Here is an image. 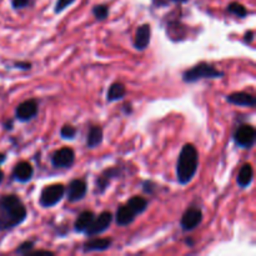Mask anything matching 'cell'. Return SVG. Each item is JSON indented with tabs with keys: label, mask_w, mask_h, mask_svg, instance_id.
Here are the masks:
<instances>
[{
	"label": "cell",
	"mask_w": 256,
	"mask_h": 256,
	"mask_svg": "<svg viewBox=\"0 0 256 256\" xmlns=\"http://www.w3.org/2000/svg\"><path fill=\"white\" fill-rule=\"evenodd\" d=\"M26 219V209L16 195L0 198V232L16 228Z\"/></svg>",
	"instance_id": "1"
},
{
	"label": "cell",
	"mask_w": 256,
	"mask_h": 256,
	"mask_svg": "<svg viewBox=\"0 0 256 256\" xmlns=\"http://www.w3.org/2000/svg\"><path fill=\"white\" fill-rule=\"evenodd\" d=\"M199 166V154L192 144H185L179 155L176 165L178 182L182 185H186L194 179Z\"/></svg>",
	"instance_id": "2"
},
{
	"label": "cell",
	"mask_w": 256,
	"mask_h": 256,
	"mask_svg": "<svg viewBox=\"0 0 256 256\" xmlns=\"http://www.w3.org/2000/svg\"><path fill=\"white\" fill-rule=\"evenodd\" d=\"M224 76V72L218 70L209 62H199L192 69L182 72V80L185 82H196L202 79H216Z\"/></svg>",
	"instance_id": "3"
},
{
	"label": "cell",
	"mask_w": 256,
	"mask_h": 256,
	"mask_svg": "<svg viewBox=\"0 0 256 256\" xmlns=\"http://www.w3.org/2000/svg\"><path fill=\"white\" fill-rule=\"evenodd\" d=\"M65 195V188L62 184H52L48 185L42 189L40 194L39 202L42 208H52L55 206L62 202Z\"/></svg>",
	"instance_id": "4"
},
{
	"label": "cell",
	"mask_w": 256,
	"mask_h": 256,
	"mask_svg": "<svg viewBox=\"0 0 256 256\" xmlns=\"http://www.w3.org/2000/svg\"><path fill=\"white\" fill-rule=\"evenodd\" d=\"M234 140L240 148L244 149H250L254 146L256 140V130L252 125H240L234 134Z\"/></svg>",
	"instance_id": "5"
},
{
	"label": "cell",
	"mask_w": 256,
	"mask_h": 256,
	"mask_svg": "<svg viewBox=\"0 0 256 256\" xmlns=\"http://www.w3.org/2000/svg\"><path fill=\"white\" fill-rule=\"evenodd\" d=\"M75 162L74 150L70 148H62L56 150L52 156V164L58 169H66L70 168Z\"/></svg>",
	"instance_id": "6"
},
{
	"label": "cell",
	"mask_w": 256,
	"mask_h": 256,
	"mask_svg": "<svg viewBox=\"0 0 256 256\" xmlns=\"http://www.w3.org/2000/svg\"><path fill=\"white\" fill-rule=\"evenodd\" d=\"M112 222V214L109 212H104L99 215L98 218H94L92 225L88 228V230L85 232V234L88 236H95V235H99L102 232H104L105 230L109 229L110 224Z\"/></svg>",
	"instance_id": "7"
},
{
	"label": "cell",
	"mask_w": 256,
	"mask_h": 256,
	"mask_svg": "<svg viewBox=\"0 0 256 256\" xmlns=\"http://www.w3.org/2000/svg\"><path fill=\"white\" fill-rule=\"evenodd\" d=\"M38 112H39L38 102L34 99H30L19 104V106L15 110V116L20 122H29L36 116Z\"/></svg>",
	"instance_id": "8"
},
{
	"label": "cell",
	"mask_w": 256,
	"mask_h": 256,
	"mask_svg": "<svg viewBox=\"0 0 256 256\" xmlns=\"http://www.w3.org/2000/svg\"><path fill=\"white\" fill-rule=\"evenodd\" d=\"M122 175V169L119 168H109V169L105 170L96 180H95V194L96 195H102L105 192V190L109 186L110 182L115 178L120 176Z\"/></svg>",
	"instance_id": "9"
},
{
	"label": "cell",
	"mask_w": 256,
	"mask_h": 256,
	"mask_svg": "<svg viewBox=\"0 0 256 256\" xmlns=\"http://www.w3.org/2000/svg\"><path fill=\"white\" fill-rule=\"evenodd\" d=\"M202 210L198 209V208H192V209L186 210L184 212L182 218V222H180V225H182V229L185 230V232H190V230H194L202 224Z\"/></svg>",
	"instance_id": "10"
},
{
	"label": "cell",
	"mask_w": 256,
	"mask_h": 256,
	"mask_svg": "<svg viewBox=\"0 0 256 256\" xmlns=\"http://www.w3.org/2000/svg\"><path fill=\"white\" fill-rule=\"evenodd\" d=\"M88 192V185L84 180L76 179L72 180L69 185H68L66 189V196L68 200L70 202H79V200L84 199L85 195H86Z\"/></svg>",
	"instance_id": "11"
},
{
	"label": "cell",
	"mask_w": 256,
	"mask_h": 256,
	"mask_svg": "<svg viewBox=\"0 0 256 256\" xmlns=\"http://www.w3.org/2000/svg\"><path fill=\"white\" fill-rule=\"evenodd\" d=\"M150 39H152V29H150L149 24H142L138 28L136 32H135L134 39V46L138 50H145L150 44Z\"/></svg>",
	"instance_id": "12"
},
{
	"label": "cell",
	"mask_w": 256,
	"mask_h": 256,
	"mask_svg": "<svg viewBox=\"0 0 256 256\" xmlns=\"http://www.w3.org/2000/svg\"><path fill=\"white\" fill-rule=\"evenodd\" d=\"M32 175H34V169L26 162H22L15 165L14 172H12V178H14V180H16L19 182H30Z\"/></svg>",
	"instance_id": "13"
},
{
	"label": "cell",
	"mask_w": 256,
	"mask_h": 256,
	"mask_svg": "<svg viewBox=\"0 0 256 256\" xmlns=\"http://www.w3.org/2000/svg\"><path fill=\"white\" fill-rule=\"evenodd\" d=\"M228 102L230 104L238 105V106H245V108H254L256 105V99L252 94L248 92H232L228 96Z\"/></svg>",
	"instance_id": "14"
},
{
	"label": "cell",
	"mask_w": 256,
	"mask_h": 256,
	"mask_svg": "<svg viewBox=\"0 0 256 256\" xmlns=\"http://www.w3.org/2000/svg\"><path fill=\"white\" fill-rule=\"evenodd\" d=\"M136 218L134 210L129 206V205H122L118 209L116 216H115V222L119 226H128L132 224Z\"/></svg>",
	"instance_id": "15"
},
{
	"label": "cell",
	"mask_w": 256,
	"mask_h": 256,
	"mask_svg": "<svg viewBox=\"0 0 256 256\" xmlns=\"http://www.w3.org/2000/svg\"><path fill=\"white\" fill-rule=\"evenodd\" d=\"M95 215L94 212L86 210V212H82L79 216L76 218L74 222V229L78 232H85L88 230V228L92 225V220H94Z\"/></svg>",
	"instance_id": "16"
},
{
	"label": "cell",
	"mask_w": 256,
	"mask_h": 256,
	"mask_svg": "<svg viewBox=\"0 0 256 256\" xmlns=\"http://www.w3.org/2000/svg\"><path fill=\"white\" fill-rule=\"evenodd\" d=\"M112 246V240L110 239H92L90 242H85L84 252H104Z\"/></svg>",
	"instance_id": "17"
},
{
	"label": "cell",
	"mask_w": 256,
	"mask_h": 256,
	"mask_svg": "<svg viewBox=\"0 0 256 256\" xmlns=\"http://www.w3.org/2000/svg\"><path fill=\"white\" fill-rule=\"evenodd\" d=\"M252 178H254V170L250 164H244L240 169L239 175H238V185L242 189L249 186L252 182Z\"/></svg>",
	"instance_id": "18"
},
{
	"label": "cell",
	"mask_w": 256,
	"mask_h": 256,
	"mask_svg": "<svg viewBox=\"0 0 256 256\" xmlns=\"http://www.w3.org/2000/svg\"><path fill=\"white\" fill-rule=\"evenodd\" d=\"M102 139H104V132H102V128L100 126L90 128L89 134H88V140H86V144L90 149L99 146V145L102 142Z\"/></svg>",
	"instance_id": "19"
},
{
	"label": "cell",
	"mask_w": 256,
	"mask_h": 256,
	"mask_svg": "<svg viewBox=\"0 0 256 256\" xmlns=\"http://www.w3.org/2000/svg\"><path fill=\"white\" fill-rule=\"evenodd\" d=\"M126 94V89H125L124 84L122 82H114L110 85L109 90H108V102H116V100L122 99Z\"/></svg>",
	"instance_id": "20"
},
{
	"label": "cell",
	"mask_w": 256,
	"mask_h": 256,
	"mask_svg": "<svg viewBox=\"0 0 256 256\" xmlns=\"http://www.w3.org/2000/svg\"><path fill=\"white\" fill-rule=\"evenodd\" d=\"M128 205H129V206L134 210L135 214L139 215V214H142V212L146 210L148 202L142 196H134V198H132L129 202H128Z\"/></svg>",
	"instance_id": "21"
},
{
	"label": "cell",
	"mask_w": 256,
	"mask_h": 256,
	"mask_svg": "<svg viewBox=\"0 0 256 256\" xmlns=\"http://www.w3.org/2000/svg\"><path fill=\"white\" fill-rule=\"evenodd\" d=\"M228 12H230V14L235 15V16H239V18H245L248 14H249V12H248L246 8L244 6V5H242L240 2H230L229 5H228Z\"/></svg>",
	"instance_id": "22"
},
{
	"label": "cell",
	"mask_w": 256,
	"mask_h": 256,
	"mask_svg": "<svg viewBox=\"0 0 256 256\" xmlns=\"http://www.w3.org/2000/svg\"><path fill=\"white\" fill-rule=\"evenodd\" d=\"M92 15H94L96 20L102 22V20H105L109 16V6L105 4L95 5V6L92 8Z\"/></svg>",
	"instance_id": "23"
},
{
	"label": "cell",
	"mask_w": 256,
	"mask_h": 256,
	"mask_svg": "<svg viewBox=\"0 0 256 256\" xmlns=\"http://www.w3.org/2000/svg\"><path fill=\"white\" fill-rule=\"evenodd\" d=\"M60 135H62V139L72 140L76 135V129L74 126H72V125H64L62 128V130H60Z\"/></svg>",
	"instance_id": "24"
},
{
	"label": "cell",
	"mask_w": 256,
	"mask_h": 256,
	"mask_svg": "<svg viewBox=\"0 0 256 256\" xmlns=\"http://www.w3.org/2000/svg\"><path fill=\"white\" fill-rule=\"evenodd\" d=\"M34 249V242H22V245H20L19 248L16 249V254L19 255H26V254H30L32 252V250Z\"/></svg>",
	"instance_id": "25"
},
{
	"label": "cell",
	"mask_w": 256,
	"mask_h": 256,
	"mask_svg": "<svg viewBox=\"0 0 256 256\" xmlns=\"http://www.w3.org/2000/svg\"><path fill=\"white\" fill-rule=\"evenodd\" d=\"M35 0H12V6L15 10L25 9V8H29L34 4Z\"/></svg>",
	"instance_id": "26"
},
{
	"label": "cell",
	"mask_w": 256,
	"mask_h": 256,
	"mask_svg": "<svg viewBox=\"0 0 256 256\" xmlns=\"http://www.w3.org/2000/svg\"><path fill=\"white\" fill-rule=\"evenodd\" d=\"M75 0H56V4H55V8H54V12H56V14H59V12H64L66 8H69L70 5L74 2Z\"/></svg>",
	"instance_id": "27"
},
{
	"label": "cell",
	"mask_w": 256,
	"mask_h": 256,
	"mask_svg": "<svg viewBox=\"0 0 256 256\" xmlns=\"http://www.w3.org/2000/svg\"><path fill=\"white\" fill-rule=\"evenodd\" d=\"M15 68H18V69H22V70H29L30 68H32V64L30 62H16L14 64Z\"/></svg>",
	"instance_id": "28"
},
{
	"label": "cell",
	"mask_w": 256,
	"mask_h": 256,
	"mask_svg": "<svg viewBox=\"0 0 256 256\" xmlns=\"http://www.w3.org/2000/svg\"><path fill=\"white\" fill-rule=\"evenodd\" d=\"M142 185H144V192H149V194H152V190L156 188V185H155L154 182H142Z\"/></svg>",
	"instance_id": "29"
},
{
	"label": "cell",
	"mask_w": 256,
	"mask_h": 256,
	"mask_svg": "<svg viewBox=\"0 0 256 256\" xmlns=\"http://www.w3.org/2000/svg\"><path fill=\"white\" fill-rule=\"evenodd\" d=\"M244 40L248 42V44L252 42V40H254V32H252V30H249V32H246Z\"/></svg>",
	"instance_id": "30"
},
{
	"label": "cell",
	"mask_w": 256,
	"mask_h": 256,
	"mask_svg": "<svg viewBox=\"0 0 256 256\" xmlns=\"http://www.w3.org/2000/svg\"><path fill=\"white\" fill-rule=\"evenodd\" d=\"M152 2H154L156 6H159V5H165L166 4V0H152Z\"/></svg>",
	"instance_id": "31"
},
{
	"label": "cell",
	"mask_w": 256,
	"mask_h": 256,
	"mask_svg": "<svg viewBox=\"0 0 256 256\" xmlns=\"http://www.w3.org/2000/svg\"><path fill=\"white\" fill-rule=\"evenodd\" d=\"M4 125H5V129H8V130L12 129V120H9V122H5Z\"/></svg>",
	"instance_id": "32"
},
{
	"label": "cell",
	"mask_w": 256,
	"mask_h": 256,
	"mask_svg": "<svg viewBox=\"0 0 256 256\" xmlns=\"http://www.w3.org/2000/svg\"><path fill=\"white\" fill-rule=\"evenodd\" d=\"M5 160H6V155H5V154H0V165H2V162H5Z\"/></svg>",
	"instance_id": "33"
},
{
	"label": "cell",
	"mask_w": 256,
	"mask_h": 256,
	"mask_svg": "<svg viewBox=\"0 0 256 256\" xmlns=\"http://www.w3.org/2000/svg\"><path fill=\"white\" fill-rule=\"evenodd\" d=\"M172 2H176V4H184V2H188L189 0H172Z\"/></svg>",
	"instance_id": "34"
},
{
	"label": "cell",
	"mask_w": 256,
	"mask_h": 256,
	"mask_svg": "<svg viewBox=\"0 0 256 256\" xmlns=\"http://www.w3.org/2000/svg\"><path fill=\"white\" fill-rule=\"evenodd\" d=\"M2 179H4V172H2V170H0V184H2Z\"/></svg>",
	"instance_id": "35"
}]
</instances>
